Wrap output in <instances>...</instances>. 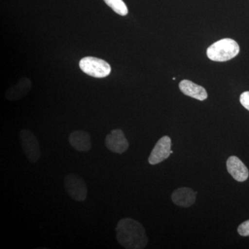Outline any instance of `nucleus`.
<instances>
[{"label":"nucleus","mask_w":249,"mask_h":249,"mask_svg":"<svg viewBox=\"0 0 249 249\" xmlns=\"http://www.w3.org/2000/svg\"><path fill=\"white\" fill-rule=\"evenodd\" d=\"M79 65L82 71L94 78H106L111 72L108 62L95 57H85L80 60Z\"/></svg>","instance_id":"7ed1b4c3"},{"label":"nucleus","mask_w":249,"mask_h":249,"mask_svg":"<svg viewBox=\"0 0 249 249\" xmlns=\"http://www.w3.org/2000/svg\"><path fill=\"white\" fill-rule=\"evenodd\" d=\"M240 52V47L235 40L230 38L222 39L210 46L207 56L215 62H225L235 58Z\"/></svg>","instance_id":"f03ea898"},{"label":"nucleus","mask_w":249,"mask_h":249,"mask_svg":"<svg viewBox=\"0 0 249 249\" xmlns=\"http://www.w3.org/2000/svg\"><path fill=\"white\" fill-rule=\"evenodd\" d=\"M227 170L236 181L243 182L249 178L248 168L238 157L232 156L228 159Z\"/></svg>","instance_id":"6e6552de"},{"label":"nucleus","mask_w":249,"mask_h":249,"mask_svg":"<svg viewBox=\"0 0 249 249\" xmlns=\"http://www.w3.org/2000/svg\"><path fill=\"white\" fill-rule=\"evenodd\" d=\"M237 231L240 235L245 236V237L249 236V220L246 221L240 224L237 229Z\"/></svg>","instance_id":"4468645a"},{"label":"nucleus","mask_w":249,"mask_h":249,"mask_svg":"<svg viewBox=\"0 0 249 249\" xmlns=\"http://www.w3.org/2000/svg\"><path fill=\"white\" fill-rule=\"evenodd\" d=\"M21 145L28 160L36 163L40 160L41 156L40 144L35 134L29 129H22L19 132Z\"/></svg>","instance_id":"20e7f679"},{"label":"nucleus","mask_w":249,"mask_h":249,"mask_svg":"<svg viewBox=\"0 0 249 249\" xmlns=\"http://www.w3.org/2000/svg\"><path fill=\"white\" fill-rule=\"evenodd\" d=\"M31 81L29 78H22L6 91L5 96L9 101H18L27 96L31 91Z\"/></svg>","instance_id":"1a4fd4ad"},{"label":"nucleus","mask_w":249,"mask_h":249,"mask_svg":"<svg viewBox=\"0 0 249 249\" xmlns=\"http://www.w3.org/2000/svg\"><path fill=\"white\" fill-rule=\"evenodd\" d=\"M172 200L181 207H190L196 200V193L189 188H181L174 191Z\"/></svg>","instance_id":"9b49d317"},{"label":"nucleus","mask_w":249,"mask_h":249,"mask_svg":"<svg viewBox=\"0 0 249 249\" xmlns=\"http://www.w3.org/2000/svg\"><path fill=\"white\" fill-rule=\"evenodd\" d=\"M108 150L115 153L122 154L128 149L129 142L121 129H114L107 134L105 141Z\"/></svg>","instance_id":"0eeeda50"},{"label":"nucleus","mask_w":249,"mask_h":249,"mask_svg":"<svg viewBox=\"0 0 249 249\" xmlns=\"http://www.w3.org/2000/svg\"><path fill=\"white\" fill-rule=\"evenodd\" d=\"M69 142L77 151L88 152L91 148V137L88 132L78 130L72 132L69 137Z\"/></svg>","instance_id":"9d476101"},{"label":"nucleus","mask_w":249,"mask_h":249,"mask_svg":"<svg viewBox=\"0 0 249 249\" xmlns=\"http://www.w3.org/2000/svg\"><path fill=\"white\" fill-rule=\"evenodd\" d=\"M241 104L249 111V91L242 93L240 96Z\"/></svg>","instance_id":"2eb2a0df"},{"label":"nucleus","mask_w":249,"mask_h":249,"mask_svg":"<svg viewBox=\"0 0 249 249\" xmlns=\"http://www.w3.org/2000/svg\"><path fill=\"white\" fill-rule=\"evenodd\" d=\"M173 152L171 150V139L168 136H164L156 143L149 157V163L151 165L158 164L168 159Z\"/></svg>","instance_id":"423d86ee"},{"label":"nucleus","mask_w":249,"mask_h":249,"mask_svg":"<svg viewBox=\"0 0 249 249\" xmlns=\"http://www.w3.org/2000/svg\"><path fill=\"white\" fill-rule=\"evenodd\" d=\"M179 89L186 96L199 101H204L208 97V93L203 87L188 80H183L179 83Z\"/></svg>","instance_id":"f8f14e48"},{"label":"nucleus","mask_w":249,"mask_h":249,"mask_svg":"<svg viewBox=\"0 0 249 249\" xmlns=\"http://www.w3.org/2000/svg\"><path fill=\"white\" fill-rule=\"evenodd\" d=\"M108 6L111 8L116 14L125 16L128 14V9L123 0H104Z\"/></svg>","instance_id":"ddd939ff"},{"label":"nucleus","mask_w":249,"mask_h":249,"mask_svg":"<svg viewBox=\"0 0 249 249\" xmlns=\"http://www.w3.org/2000/svg\"><path fill=\"white\" fill-rule=\"evenodd\" d=\"M116 232L118 242L125 249H144L148 242L142 224L131 218H124L119 221L116 227Z\"/></svg>","instance_id":"f257e3e1"},{"label":"nucleus","mask_w":249,"mask_h":249,"mask_svg":"<svg viewBox=\"0 0 249 249\" xmlns=\"http://www.w3.org/2000/svg\"><path fill=\"white\" fill-rule=\"evenodd\" d=\"M65 190L72 199L84 201L88 196V187L84 180L75 174H69L64 180Z\"/></svg>","instance_id":"39448f33"}]
</instances>
